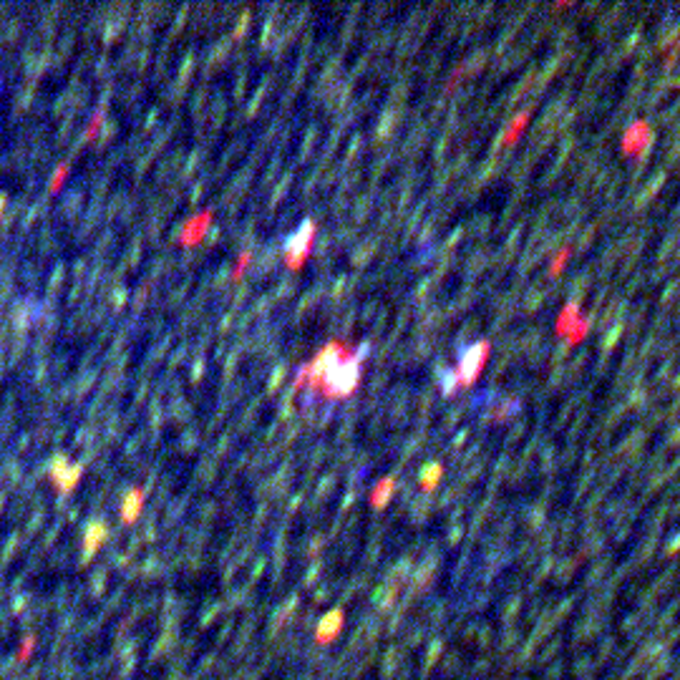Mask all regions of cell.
<instances>
[{
  "label": "cell",
  "instance_id": "cell-2",
  "mask_svg": "<svg viewBox=\"0 0 680 680\" xmlns=\"http://www.w3.org/2000/svg\"><path fill=\"white\" fill-rule=\"evenodd\" d=\"M313 234H315V222L313 219H305V222L298 227V232L287 237V242H285L287 265L290 267L303 265V260L310 255V250H313Z\"/></svg>",
  "mask_w": 680,
  "mask_h": 680
},
{
  "label": "cell",
  "instance_id": "cell-3",
  "mask_svg": "<svg viewBox=\"0 0 680 680\" xmlns=\"http://www.w3.org/2000/svg\"><path fill=\"white\" fill-rule=\"evenodd\" d=\"M51 474H54V479L59 481L61 489H69V486H74L76 479H79L81 464L71 461V459L66 456H56L54 461H51Z\"/></svg>",
  "mask_w": 680,
  "mask_h": 680
},
{
  "label": "cell",
  "instance_id": "cell-1",
  "mask_svg": "<svg viewBox=\"0 0 680 680\" xmlns=\"http://www.w3.org/2000/svg\"><path fill=\"white\" fill-rule=\"evenodd\" d=\"M358 378H361V361L353 351H348L346 356L340 358L323 378H320L318 386L323 388L325 396H335V399H343V396L353 394L358 386Z\"/></svg>",
  "mask_w": 680,
  "mask_h": 680
},
{
  "label": "cell",
  "instance_id": "cell-4",
  "mask_svg": "<svg viewBox=\"0 0 680 680\" xmlns=\"http://www.w3.org/2000/svg\"><path fill=\"white\" fill-rule=\"evenodd\" d=\"M486 351H489V346L486 343H476L474 348H469V353H466V358H464V371H466V381L469 378H474L479 373V368H481V361L486 358Z\"/></svg>",
  "mask_w": 680,
  "mask_h": 680
},
{
  "label": "cell",
  "instance_id": "cell-5",
  "mask_svg": "<svg viewBox=\"0 0 680 680\" xmlns=\"http://www.w3.org/2000/svg\"><path fill=\"white\" fill-rule=\"evenodd\" d=\"M209 217H212V212H202L199 217L189 219V222L184 224V229H181V242H189V239L202 237V232L209 227V222H207Z\"/></svg>",
  "mask_w": 680,
  "mask_h": 680
},
{
  "label": "cell",
  "instance_id": "cell-6",
  "mask_svg": "<svg viewBox=\"0 0 680 680\" xmlns=\"http://www.w3.org/2000/svg\"><path fill=\"white\" fill-rule=\"evenodd\" d=\"M141 496H144V489H131V491H129L126 506H124V516L136 514V511H139V504H141Z\"/></svg>",
  "mask_w": 680,
  "mask_h": 680
}]
</instances>
